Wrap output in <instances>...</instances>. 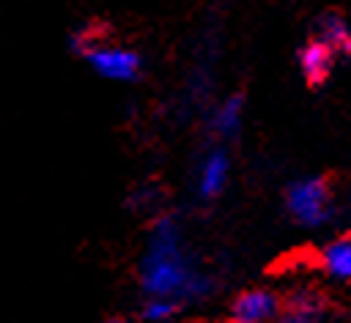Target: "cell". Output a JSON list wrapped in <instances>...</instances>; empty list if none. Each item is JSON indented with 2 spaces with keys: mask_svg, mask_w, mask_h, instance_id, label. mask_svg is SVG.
Wrapping results in <instances>:
<instances>
[{
  "mask_svg": "<svg viewBox=\"0 0 351 323\" xmlns=\"http://www.w3.org/2000/svg\"><path fill=\"white\" fill-rule=\"evenodd\" d=\"M140 287L145 296H162L184 301H197L208 293V279L189 263L181 246V230L176 219L162 216L148 233V244L140 260Z\"/></svg>",
  "mask_w": 351,
  "mask_h": 323,
  "instance_id": "obj_1",
  "label": "cell"
},
{
  "mask_svg": "<svg viewBox=\"0 0 351 323\" xmlns=\"http://www.w3.org/2000/svg\"><path fill=\"white\" fill-rule=\"evenodd\" d=\"M77 47L85 55V60L93 66V71L101 74L104 79L129 82L140 74V57L126 47L99 44L93 38H77Z\"/></svg>",
  "mask_w": 351,
  "mask_h": 323,
  "instance_id": "obj_2",
  "label": "cell"
},
{
  "mask_svg": "<svg viewBox=\"0 0 351 323\" xmlns=\"http://www.w3.org/2000/svg\"><path fill=\"white\" fill-rule=\"evenodd\" d=\"M285 208L293 222L304 227H315L329 214V183L324 178H302L293 181L285 192Z\"/></svg>",
  "mask_w": 351,
  "mask_h": 323,
  "instance_id": "obj_3",
  "label": "cell"
},
{
  "mask_svg": "<svg viewBox=\"0 0 351 323\" xmlns=\"http://www.w3.org/2000/svg\"><path fill=\"white\" fill-rule=\"evenodd\" d=\"M280 309H282L280 296L266 287H250L239 293L230 304L233 323H274Z\"/></svg>",
  "mask_w": 351,
  "mask_h": 323,
  "instance_id": "obj_4",
  "label": "cell"
},
{
  "mask_svg": "<svg viewBox=\"0 0 351 323\" xmlns=\"http://www.w3.org/2000/svg\"><path fill=\"white\" fill-rule=\"evenodd\" d=\"M326 315V298L313 287H299L288 296L274 323H321Z\"/></svg>",
  "mask_w": 351,
  "mask_h": 323,
  "instance_id": "obj_5",
  "label": "cell"
},
{
  "mask_svg": "<svg viewBox=\"0 0 351 323\" xmlns=\"http://www.w3.org/2000/svg\"><path fill=\"white\" fill-rule=\"evenodd\" d=\"M228 172H230V159L225 151H208L197 167V194L203 200H214L225 183H228Z\"/></svg>",
  "mask_w": 351,
  "mask_h": 323,
  "instance_id": "obj_6",
  "label": "cell"
},
{
  "mask_svg": "<svg viewBox=\"0 0 351 323\" xmlns=\"http://www.w3.org/2000/svg\"><path fill=\"white\" fill-rule=\"evenodd\" d=\"M332 63H335V49L326 41H321V38L310 41L299 52V68H302V74H304V79L310 85H321L329 77Z\"/></svg>",
  "mask_w": 351,
  "mask_h": 323,
  "instance_id": "obj_7",
  "label": "cell"
},
{
  "mask_svg": "<svg viewBox=\"0 0 351 323\" xmlns=\"http://www.w3.org/2000/svg\"><path fill=\"white\" fill-rule=\"evenodd\" d=\"M321 268L337 279V282H351V238H337L324 246L321 252Z\"/></svg>",
  "mask_w": 351,
  "mask_h": 323,
  "instance_id": "obj_8",
  "label": "cell"
},
{
  "mask_svg": "<svg viewBox=\"0 0 351 323\" xmlns=\"http://www.w3.org/2000/svg\"><path fill=\"white\" fill-rule=\"evenodd\" d=\"M318 38L326 41L335 55H346L351 57V27L337 16V14H326L318 22Z\"/></svg>",
  "mask_w": 351,
  "mask_h": 323,
  "instance_id": "obj_9",
  "label": "cell"
},
{
  "mask_svg": "<svg viewBox=\"0 0 351 323\" xmlns=\"http://www.w3.org/2000/svg\"><path fill=\"white\" fill-rule=\"evenodd\" d=\"M211 126L219 137H233L241 126V96H230L211 118Z\"/></svg>",
  "mask_w": 351,
  "mask_h": 323,
  "instance_id": "obj_10",
  "label": "cell"
},
{
  "mask_svg": "<svg viewBox=\"0 0 351 323\" xmlns=\"http://www.w3.org/2000/svg\"><path fill=\"white\" fill-rule=\"evenodd\" d=\"M178 307H181V304H178L176 298L148 296L145 304H143V309H140V318H143V323H167V320L176 318Z\"/></svg>",
  "mask_w": 351,
  "mask_h": 323,
  "instance_id": "obj_11",
  "label": "cell"
},
{
  "mask_svg": "<svg viewBox=\"0 0 351 323\" xmlns=\"http://www.w3.org/2000/svg\"><path fill=\"white\" fill-rule=\"evenodd\" d=\"M104 323H132V320H126V318H107Z\"/></svg>",
  "mask_w": 351,
  "mask_h": 323,
  "instance_id": "obj_12",
  "label": "cell"
}]
</instances>
